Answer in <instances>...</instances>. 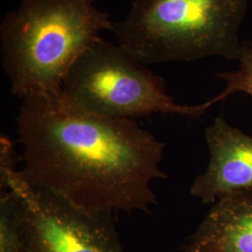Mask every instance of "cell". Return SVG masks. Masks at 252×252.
<instances>
[{"label":"cell","instance_id":"9","mask_svg":"<svg viewBox=\"0 0 252 252\" xmlns=\"http://www.w3.org/2000/svg\"><path fill=\"white\" fill-rule=\"evenodd\" d=\"M236 70L218 74L225 82V87L216 95L218 102L227 99L235 93H244L252 98V40H242L240 56Z\"/></svg>","mask_w":252,"mask_h":252},{"label":"cell","instance_id":"5","mask_svg":"<svg viewBox=\"0 0 252 252\" xmlns=\"http://www.w3.org/2000/svg\"><path fill=\"white\" fill-rule=\"evenodd\" d=\"M15 150L0 151V182L13 194L25 252H125L112 213H94L30 184Z\"/></svg>","mask_w":252,"mask_h":252},{"label":"cell","instance_id":"3","mask_svg":"<svg viewBox=\"0 0 252 252\" xmlns=\"http://www.w3.org/2000/svg\"><path fill=\"white\" fill-rule=\"evenodd\" d=\"M247 9L248 0H132L110 31L145 64L213 56L237 61Z\"/></svg>","mask_w":252,"mask_h":252},{"label":"cell","instance_id":"2","mask_svg":"<svg viewBox=\"0 0 252 252\" xmlns=\"http://www.w3.org/2000/svg\"><path fill=\"white\" fill-rule=\"evenodd\" d=\"M112 25L94 0H21L0 27L11 92L23 99L60 90L74 63Z\"/></svg>","mask_w":252,"mask_h":252},{"label":"cell","instance_id":"6","mask_svg":"<svg viewBox=\"0 0 252 252\" xmlns=\"http://www.w3.org/2000/svg\"><path fill=\"white\" fill-rule=\"evenodd\" d=\"M210 159L207 170L190 186L203 203L252 191V136L217 118L205 132Z\"/></svg>","mask_w":252,"mask_h":252},{"label":"cell","instance_id":"7","mask_svg":"<svg viewBox=\"0 0 252 252\" xmlns=\"http://www.w3.org/2000/svg\"><path fill=\"white\" fill-rule=\"evenodd\" d=\"M182 252H252V191L212 204Z\"/></svg>","mask_w":252,"mask_h":252},{"label":"cell","instance_id":"1","mask_svg":"<svg viewBox=\"0 0 252 252\" xmlns=\"http://www.w3.org/2000/svg\"><path fill=\"white\" fill-rule=\"evenodd\" d=\"M17 117L23 177L94 213H150L164 143L133 119L102 117L61 89L23 98Z\"/></svg>","mask_w":252,"mask_h":252},{"label":"cell","instance_id":"4","mask_svg":"<svg viewBox=\"0 0 252 252\" xmlns=\"http://www.w3.org/2000/svg\"><path fill=\"white\" fill-rule=\"evenodd\" d=\"M61 92L77 107L102 117L133 119L152 114L200 117L218 103H176L162 77L119 44L98 37L74 63Z\"/></svg>","mask_w":252,"mask_h":252},{"label":"cell","instance_id":"8","mask_svg":"<svg viewBox=\"0 0 252 252\" xmlns=\"http://www.w3.org/2000/svg\"><path fill=\"white\" fill-rule=\"evenodd\" d=\"M0 252H25L13 194L6 190L0 199Z\"/></svg>","mask_w":252,"mask_h":252}]
</instances>
